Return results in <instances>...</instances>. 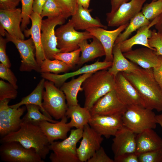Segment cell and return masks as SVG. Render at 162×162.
<instances>
[{"label":"cell","mask_w":162,"mask_h":162,"mask_svg":"<svg viewBox=\"0 0 162 162\" xmlns=\"http://www.w3.org/2000/svg\"><path fill=\"white\" fill-rule=\"evenodd\" d=\"M122 72L139 93L145 107L162 112V90L154 77L153 68H140L133 72Z\"/></svg>","instance_id":"6da1fadb"},{"label":"cell","mask_w":162,"mask_h":162,"mask_svg":"<svg viewBox=\"0 0 162 162\" xmlns=\"http://www.w3.org/2000/svg\"><path fill=\"white\" fill-rule=\"evenodd\" d=\"M16 141L25 148H33L44 160L50 151L48 140L40 128L30 122H22L20 128L1 138L2 143Z\"/></svg>","instance_id":"7a4b0ae2"},{"label":"cell","mask_w":162,"mask_h":162,"mask_svg":"<svg viewBox=\"0 0 162 162\" xmlns=\"http://www.w3.org/2000/svg\"><path fill=\"white\" fill-rule=\"evenodd\" d=\"M115 77L105 69L97 71L88 77L82 87L84 93V107L89 110L101 98L115 89Z\"/></svg>","instance_id":"3957f363"},{"label":"cell","mask_w":162,"mask_h":162,"mask_svg":"<svg viewBox=\"0 0 162 162\" xmlns=\"http://www.w3.org/2000/svg\"><path fill=\"white\" fill-rule=\"evenodd\" d=\"M153 110L142 105L128 106L122 115L124 126L136 134L148 129H155L157 124Z\"/></svg>","instance_id":"277c9868"},{"label":"cell","mask_w":162,"mask_h":162,"mask_svg":"<svg viewBox=\"0 0 162 162\" xmlns=\"http://www.w3.org/2000/svg\"><path fill=\"white\" fill-rule=\"evenodd\" d=\"M83 128L71 130L68 137L61 141L50 143L49 148L52 151L49 159L52 162H80L77 153L76 145L82 139Z\"/></svg>","instance_id":"5b68a950"},{"label":"cell","mask_w":162,"mask_h":162,"mask_svg":"<svg viewBox=\"0 0 162 162\" xmlns=\"http://www.w3.org/2000/svg\"><path fill=\"white\" fill-rule=\"evenodd\" d=\"M45 91L43 94L42 106L45 111L52 117L58 120L65 116L68 108L65 95L54 83L45 81Z\"/></svg>","instance_id":"8992f818"},{"label":"cell","mask_w":162,"mask_h":162,"mask_svg":"<svg viewBox=\"0 0 162 162\" xmlns=\"http://www.w3.org/2000/svg\"><path fill=\"white\" fill-rule=\"evenodd\" d=\"M57 48L61 52H70L79 48V44L85 39L92 38L93 36L88 31L79 32L76 30L69 20L55 30Z\"/></svg>","instance_id":"52a82bcc"},{"label":"cell","mask_w":162,"mask_h":162,"mask_svg":"<svg viewBox=\"0 0 162 162\" xmlns=\"http://www.w3.org/2000/svg\"><path fill=\"white\" fill-rule=\"evenodd\" d=\"M0 156L6 162H44L34 149L26 148L16 141L2 143Z\"/></svg>","instance_id":"ba28073f"},{"label":"cell","mask_w":162,"mask_h":162,"mask_svg":"<svg viewBox=\"0 0 162 162\" xmlns=\"http://www.w3.org/2000/svg\"><path fill=\"white\" fill-rule=\"evenodd\" d=\"M6 39L15 46L21 59L20 70L21 71L31 72L32 70L41 72L40 67L35 58V46L31 37L26 40L21 39L9 34L5 31Z\"/></svg>","instance_id":"9c48e42d"},{"label":"cell","mask_w":162,"mask_h":162,"mask_svg":"<svg viewBox=\"0 0 162 162\" xmlns=\"http://www.w3.org/2000/svg\"><path fill=\"white\" fill-rule=\"evenodd\" d=\"M66 19L62 16L47 18L42 20L41 24V39L46 58L53 59V56L60 52L57 48L55 28L58 25L63 24Z\"/></svg>","instance_id":"30bf717a"},{"label":"cell","mask_w":162,"mask_h":162,"mask_svg":"<svg viewBox=\"0 0 162 162\" xmlns=\"http://www.w3.org/2000/svg\"><path fill=\"white\" fill-rule=\"evenodd\" d=\"M10 99L0 100V135L2 137L18 130L22 122L21 118L25 110L26 106L17 109L12 108L8 105Z\"/></svg>","instance_id":"8fae6325"},{"label":"cell","mask_w":162,"mask_h":162,"mask_svg":"<svg viewBox=\"0 0 162 162\" xmlns=\"http://www.w3.org/2000/svg\"><path fill=\"white\" fill-rule=\"evenodd\" d=\"M127 107L120 100L114 89L100 98L90 111L91 116L122 115Z\"/></svg>","instance_id":"7c38bea8"},{"label":"cell","mask_w":162,"mask_h":162,"mask_svg":"<svg viewBox=\"0 0 162 162\" xmlns=\"http://www.w3.org/2000/svg\"><path fill=\"white\" fill-rule=\"evenodd\" d=\"M146 0H130L122 4L112 14L107 13L106 20L110 27H119L129 23L136 15L141 12Z\"/></svg>","instance_id":"4fadbf2b"},{"label":"cell","mask_w":162,"mask_h":162,"mask_svg":"<svg viewBox=\"0 0 162 162\" xmlns=\"http://www.w3.org/2000/svg\"><path fill=\"white\" fill-rule=\"evenodd\" d=\"M104 138L92 128L88 124L83 128L82 140L77 148V156L80 162H87L101 146Z\"/></svg>","instance_id":"5bb4252c"},{"label":"cell","mask_w":162,"mask_h":162,"mask_svg":"<svg viewBox=\"0 0 162 162\" xmlns=\"http://www.w3.org/2000/svg\"><path fill=\"white\" fill-rule=\"evenodd\" d=\"M88 124L96 132L107 139L114 136L124 127L122 115L92 116Z\"/></svg>","instance_id":"9a60e30c"},{"label":"cell","mask_w":162,"mask_h":162,"mask_svg":"<svg viewBox=\"0 0 162 162\" xmlns=\"http://www.w3.org/2000/svg\"><path fill=\"white\" fill-rule=\"evenodd\" d=\"M136 135V134L124 127L117 132L112 140L111 146L114 162L126 154L135 153Z\"/></svg>","instance_id":"2e32d148"},{"label":"cell","mask_w":162,"mask_h":162,"mask_svg":"<svg viewBox=\"0 0 162 162\" xmlns=\"http://www.w3.org/2000/svg\"><path fill=\"white\" fill-rule=\"evenodd\" d=\"M115 90L121 102L128 106L140 105L144 106L139 93L131 83L126 78L122 72L115 77Z\"/></svg>","instance_id":"e0dca14e"},{"label":"cell","mask_w":162,"mask_h":162,"mask_svg":"<svg viewBox=\"0 0 162 162\" xmlns=\"http://www.w3.org/2000/svg\"><path fill=\"white\" fill-rule=\"evenodd\" d=\"M129 23V22L120 26L112 30H107L100 27L89 28L86 30L97 38L103 45L105 52L104 61L112 62L113 59L112 50L115 41Z\"/></svg>","instance_id":"ac0fdd59"},{"label":"cell","mask_w":162,"mask_h":162,"mask_svg":"<svg viewBox=\"0 0 162 162\" xmlns=\"http://www.w3.org/2000/svg\"><path fill=\"white\" fill-rule=\"evenodd\" d=\"M112 62L105 61L100 62L98 60L94 63L85 65L77 70L62 74H56L51 73H41L42 78L52 82L58 87L61 86L68 79L79 75L89 73H94L96 71L104 70L110 67Z\"/></svg>","instance_id":"d6986e66"},{"label":"cell","mask_w":162,"mask_h":162,"mask_svg":"<svg viewBox=\"0 0 162 162\" xmlns=\"http://www.w3.org/2000/svg\"><path fill=\"white\" fill-rule=\"evenodd\" d=\"M155 51L145 47L131 50L123 53L124 56L130 61L146 69L153 68L160 64L162 56H158Z\"/></svg>","instance_id":"ffe728a7"},{"label":"cell","mask_w":162,"mask_h":162,"mask_svg":"<svg viewBox=\"0 0 162 162\" xmlns=\"http://www.w3.org/2000/svg\"><path fill=\"white\" fill-rule=\"evenodd\" d=\"M22 19L21 9H0V26L10 35L24 39L25 36L20 27Z\"/></svg>","instance_id":"44dd1931"},{"label":"cell","mask_w":162,"mask_h":162,"mask_svg":"<svg viewBox=\"0 0 162 162\" xmlns=\"http://www.w3.org/2000/svg\"><path fill=\"white\" fill-rule=\"evenodd\" d=\"M30 19L32 22L31 26L29 29H25L23 31L24 34L26 38L31 36L35 46L36 59L40 66L46 58L41 39V27L42 18L40 15L33 12Z\"/></svg>","instance_id":"7402d4cb"},{"label":"cell","mask_w":162,"mask_h":162,"mask_svg":"<svg viewBox=\"0 0 162 162\" xmlns=\"http://www.w3.org/2000/svg\"><path fill=\"white\" fill-rule=\"evenodd\" d=\"M68 119L65 116L56 123L44 121L35 124L40 128L50 144L56 140H64L68 137V133L71 128L67 123Z\"/></svg>","instance_id":"603a6c76"},{"label":"cell","mask_w":162,"mask_h":162,"mask_svg":"<svg viewBox=\"0 0 162 162\" xmlns=\"http://www.w3.org/2000/svg\"><path fill=\"white\" fill-rule=\"evenodd\" d=\"M136 151L138 156L140 154L162 148V139L153 129H146L136 134Z\"/></svg>","instance_id":"cb8c5ba5"},{"label":"cell","mask_w":162,"mask_h":162,"mask_svg":"<svg viewBox=\"0 0 162 162\" xmlns=\"http://www.w3.org/2000/svg\"><path fill=\"white\" fill-rule=\"evenodd\" d=\"M158 20V17H157L149 24L138 29L135 35L119 44L122 52L123 53L132 50L133 46L136 45H142L156 51L155 49L151 47L149 45L148 39L152 34V30L150 28L154 26Z\"/></svg>","instance_id":"d4e9b609"},{"label":"cell","mask_w":162,"mask_h":162,"mask_svg":"<svg viewBox=\"0 0 162 162\" xmlns=\"http://www.w3.org/2000/svg\"><path fill=\"white\" fill-rule=\"evenodd\" d=\"M91 9L84 8L78 5L76 13L71 16L70 19L76 30H86L93 28H107V27L103 25L98 18L92 17L91 14Z\"/></svg>","instance_id":"484cf974"},{"label":"cell","mask_w":162,"mask_h":162,"mask_svg":"<svg viewBox=\"0 0 162 162\" xmlns=\"http://www.w3.org/2000/svg\"><path fill=\"white\" fill-rule=\"evenodd\" d=\"M92 39L93 40L90 44L88 43L87 39H85L79 44L81 54L78 66H81L97 58L105 56L104 49L100 41L94 37Z\"/></svg>","instance_id":"4316f807"},{"label":"cell","mask_w":162,"mask_h":162,"mask_svg":"<svg viewBox=\"0 0 162 162\" xmlns=\"http://www.w3.org/2000/svg\"><path fill=\"white\" fill-rule=\"evenodd\" d=\"M112 54V64L108 71L115 77L120 72L130 73L140 68L124 56L121 50L119 44H114Z\"/></svg>","instance_id":"83f0119b"},{"label":"cell","mask_w":162,"mask_h":162,"mask_svg":"<svg viewBox=\"0 0 162 162\" xmlns=\"http://www.w3.org/2000/svg\"><path fill=\"white\" fill-rule=\"evenodd\" d=\"M93 73H87L80 75L77 78H72L70 81L64 82L60 89L64 93L68 107L78 105L77 96L80 91H82V84Z\"/></svg>","instance_id":"f1b7e54d"},{"label":"cell","mask_w":162,"mask_h":162,"mask_svg":"<svg viewBox=\"0 0 162 162\" xmlns=\"http://www.w3.org/2000/svg\"><path fill=\"white\" fill-rule=\"evenodd\" d=\"M65 116L71 119L68 122L71 127L76 128H83L88 124L92 116L88 109L81 107L79 105L68 107Z\"/></svg>","instance_id":"f546056e"},{"label":"cell","mask_w":162,"mask_h":162,"mask_svg":"<svg viewBox=\"0 0 162 162\" xmlns=\"http://www.w3.org/2000/svg\"><path fill=\"white\" fill-rule=\"evenodd\" d=\"M45 81V79L42 78L30 94L22 98L19 102L9 105L12 108L17 109L23 105L28 104L35 105L40 107V110L44 115L52 119V117L45 111L42 106L43 94Z\"/></svg>","instance_id":"4dcf8cb0"},{"label":"cell","mask_w":162,"mask_h":162,"mask_svg":"<svg viewBox=\"0 0 162 162\" xmlns=\"http://www.w3.org/2000/svg\"><path fill=\"white\" fill-rule=\"evenodd\" d=\"M150 22L141 12H140L130 20L128 26L117 37L115 44H120L127 39L133 32L141 27L149 24Z\"/></svg>","instance_id":"1f68e13d"},{"label":"cell","mask_w":162,"mask_h":162,"mask_svg":"<svg viewBox=\"0 0 162 162\" xmlns=\"http://www.w3.org/2000/svg\"><path fill=\"white\" fill-rule=\"evenodd\" d=\"M27 110L26 114L22 119L25 122H30L34 124L44 121H46L52 123H56L58 121L53 120L42 113L40 111V107L37 105L28 104L25 105Z\"/></svg>","instance_id":"d6a6232c"},{"label":"cell","mask_w":162,"mask_h":162,"mask_svg":"<svg viewBox=\"0 0 162 162\" xmlns=\"http://www.w3.org/2000/svg\"><path fill=\"white\" fill-rule=\"evenodd\" d=\"M40 67L41 73H53L56 74L66 73L70 69L66 64L60 60L46 58L43 61Z\"/></svg>","instance_id":"836d02e7"},{"label":"cell","mask_w":162,"mask_h":162,"mask_svg":"<svg viewBox=\"0 0 162 162\" xmlns=\"http://www.w3.org/2000/svg\"><path fill=\"white\" fill-rule=\"evenodd\" d=\"M148 20H153L162 13V0L152 1L145 4L141 11Z\"/></svg>","instance_id":"e575fe53"},{"label":"cell","mask_w":162,"mask_h":162,"mask_svg":"<svg viewBox=\"0 0 162 162\" xmlns=\"http://www.w3.org/2000/svg\"><path fill=\"white\" fill-rule=\"evenodd\" d=\"M81 50L80 48L73 51L60 52L55 54L53 59L60 60L66 64L70 69L77 64L80 58Z\"/></svg>","instance_id":"d590c367"},{"label":"cell","mask_w":162,"mask_h":162,"mask_svg":"<svg viewBox=\"0 0 162 162\" xmlns=\"http://www.w3.org/2000/svg\"><path fill=\"white\" fill-rule=\"evenodd\" d=\"M62 10L66 19L74 15L77 9V0H54Z\"/></svg>","instance_id":"8d00e7d4"},{"label":"cell","mask_w":162,"mask_h":162,"mask_svg":"<svg viewBox=\"0 0 162 162\" xmlns=\"http://www.w3.org/2000/svg\"><path fill=\"white\" fill-rule=\"evenodd\" d=\"M34 0H21L22 4V21L21 29L23 31L27 28L30 22V17L33 12V4Z\"/></svg>","instance_id":"74e56055"},{"label":"cell","mask_w":162,"mask_h":162,"mask_svg":"<svg viewBox=\"0 0 162 162\" xmlns=\"http://www.w3.org/2000/svg\"><path fill=\"white\" fill-rule=\"evenodd\" d=\"M40 16L42 18L45 16L50 18L59 16L64 17L62 10L54 0H46Z\"/></svg>","instance_id":"f35d334b"},{"label":"cell","mask_w":162,"mask_h":162,"mask_svg":"<svg viewBox=\"0 0 162 162\" xmlns=\"http://www.w3.org/2000/svg\"><path fill=\"white\" fill-rule=\"evenodd\" d=\"M17 89L9 82L0 80V100L5 99H14L17 94Z\"/></svg>","instance_id":"ab89813d"},{"label":"cell","mask_w":162,"mask_h":162,"mask_svg":"<svg viewBox=\"0 0 162 162\" xmlns=\"http://www.w3.org/2000/svg\"><path fill=\"white\" fill-rule=\"evenodd\" d=\"M138 158L139 162H161L162 148L142 153Z\"/></svg>","instance_id":"60d3db41"},{"label":"cell","mask_w":162,"mask_h":162,"mask_svg":"<svg viewBox=\"0 0 162 162\" xmlns=\"http://www.w3.org/2000/svg\"><path fill=\"white\" fill-rule=\"evenodd\" d=\"M148 43L152 48L155 49L156 54L162 56V34L156 30H152L151 37L148 39Z\"/></svg>","instance_id":"b9f144b4"},{"label":"cell","mask_w":162,"mask_h":162,"mask_svg":"<svg viewBox=\"0 0 162 162\" xmlns=\"http://www.w3.org/2000/svg\"><path fill=\"white\" fill-rule=\"evenodd\" d=\"M0 77L3 80L7 81L16 88L18 89L17 80L14 74L10 68L1 63L0 64Z\"/></svg>","instance_id":"7bdbcfd3"},{"label":"cell","mask_w":162,"mask_h":162,"mask_svg":"<svg viewBox=\"0 0 162 162\" xmlns=\"http://www.w3.org/2000/svg\"><path fill=\"white\" fill-rule=\"evenodd\" d=\"M87 162H114V160L110 158L106 153L102 147L98 149L93 155L87 161Z\"/></svg>","instance_id":"ee69618b"},{"label":"cell","mask_w":162,"mask_h":162,"mask_svg":"<svg viewBox=\"0 0 162 162\" xmlns=\"http://www.w3.org/2000/svg\"><path fill=\"white\" fill-rule=\"evenodd\" d=\"M8 42L6 38L0 35V62L1 63L10 68L11 63L6 52V43Z\"/></svg>","instance_id":"f6af8a7d"},{"label":"cell","mask_w":162,"mask_h":162,"mask_svg":"<svg viewBox=\"0 0 162 162\" xmlns=\"http://www.w3.org/2000/svg\"><path fill=\"white\" fill-rule=\"evenodd\" d=\"M21 0H0V9L10 10L16 8Z\"/></svg>","instance_id":"bcb514c9"},{"label":"cell","mask_w":162,"mask_h":162,"mask_svg":"<svg viewBox=\"0 0 162 162\" xmlns=\"http://www.w3.org/2000/svg\"><path fill=\"white\" fill-rule=\"evenodd\" d=\"M154 77L162 90V59L158 66L153 68Z\"/></svg>","instance_id":"7dc6e473"},{"label":"cell","mask_w":162,"mask_h":162,"mask_svg":"<svg viewBox=\"0 0 162 162\" xmlns=\"http://www.w3.org/2000/svg\"><path fill=\"white\" fill-rule=\"evenodd\" d=\"M116 162H139L138 156L135 153L126 154L116 160Z\"/></svg>","instance_id":"c3c4849f"},{"label":"cell","mask_w":162,"mask_h":162,"mask_svg":"<svg viewBox=\"0 0 162 162\" xmlns=\"http://www.w3.org/2000/svg\"><path fill=\"white\" fill-rule=\"evenodd\" d=\"M47 0H34L33 4V12L40 15L44 6Z\"/></svg>","instance_id":"681fc988"},{"label":"cell","mask_w":162,"mask_h":162,"mask_svg":"<svg viewBox=\"0 0 162 162\" xmlns=\"http://www.w3.org/2000/svg\"><path fill=\"white\" fill-rule=\"evenodd\" d=\"M130 0H110L111 10L110 14H112L115 12L119 7L124 3L127 2Z\"/></svg>","instance_id":"f907efd6"},{"label":"cell","mask_w":162,"mask_h":162,"mask_svg":"<svg viewBox=\"0 0 162 162\" xmlns=\"http://www.w3.org/2000/svg\"><path fill=\"white\" fill-rule=\"evenodd\" d=\"M156 30L162 34V13L158 16V20L154 25Z\"/></svg>","instance_id":"816d5d0a"},{"label":"cell","mask_w":162,"mask_h":162,"mask_svg":"<svg viewBox=\"0 0 162 162\" xmlns=\"http://www.w3.org/2000/svg\"><path fill=\"white\" fill-rule=\"evenodd\" d=\"M91 0H77L78 5L85 8L88 9Z\"/></svg>","instance_id":"f5cc1de1"},{"label":"cell","mask_w":162,"mask_h":162,"mask_svg":"<svg viewBox=\"0 0 162 162\" xmlns=\"http://www.w3.org/2000/svg\"><path fill=\"white\" fill-rule=\"evenodd\" d=\"M157 123L159 124L162 128V114L156 115Z\"/></svg>","instance_id":"db71d44e"},{"label":"cell","mask_w":162,"mask_h":162,"mask_svg":"<svg viewBox=\"0 0 162 162\" xmlns=\"http://www.w3.org/2000/svg\"><path fill=\"white\" fill-rule=\"evenodd\" d=\"M152 1H156V0H152Z\"/></svg>","instance_id":"11a10c76"},{"label":"cell","mask_w":162,"mask_h":162,"mask_svg":"<svg viewBox=\"0 0 162 162\" xmlns=\"http://www.w3.org/2000/svg\"><path fill=\"white\" fill-rule=\"evenodd\" d=\"M161 162H162V161H161Z\"/></svg>","instance_id":"9f6ffc18"}]
</instances>
